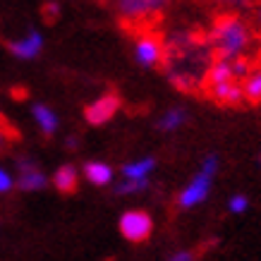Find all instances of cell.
<instances>
[{"mask_svg": "<svg viewBox=\"0 0 261 261\" xmlns=\"http://www.w3.org/2000/svg\"><path fill=\"white\" fill-rule=\"evenodd\" d=\"M208 39H211V48H214V60H223V63L238 60V58L249 60V48L254 43V32L240 17L235 15L216 17L214 32H211Z\"/></svg>", "mask_w": 261, "mask_h": 261, "instance_id": "6da1fadb", "label": "cell"}, {"mask_svg": "<svg viewBox=\"0 0 261 261\" xmlns=\"http://www.w3.org/2000/svg\"><path fill=\"white\" fill-rule=\"evenodd\" d=\"M216 173V159H206L201 173L192 180V185L180 194V206L182 208H190V206H197L199 201H204L206 194H208V187H211V177Z\"/></svg>", "mask_w": 261, "mask_h": 261, "instance_id": "7a4b0ae2", "label": "cell"}, {"mask_svg": "<svg viewBox=\"0 0 261 261\" xmlns=\"http://www.w3.org/2000/svg\"><path fill=\"white\" fill-rule=\"evenodd\" d=\"M151 230H153V221H151V216L146 211H127L120 218V232L129 242H144V240H149Z\"/></svg>", "mask_w": 261, "mask_h": 261, "instance_id": "3957f363", "label": "cell"}, {"mask_svg": "<svg viewBox=\"0 0 261 261\" xmlns=\"http://www.w3.org/2000/svg\"><path fill=\"white\" fill-rule=\"evenodd\" d=\"M168 0H120V12L127 19H142V17H151L161 12Z\"/></svg>", "mask_w": 261, "mask_h": 261, "instance_id": "277c9868", "label": "cell"}, {"mask_svg": "<svg viewBox=\"0 0 261 261\" xmlns=\"http://www.w3.org/2000/svg\"><path fill=\"white\" fill-rule=\"evenodd\" d=\"M137 58L142 65H159L163 60V43L161 36H156L153 32L144 34L137 41Z\"/></svg>", "mask_w": 261, "mask_h": 261, "instance_id": "5b68a950", "label": "cell"}, {"mask_svg": "<svg viewBox=\"0 0 261 261\" xmlns=\"http://www.w3.org/2000/svg\"><path fill=\"white\" fill-rule=\"evenodd\" d=\"M118 108H120V98L115 94H108V96H103V98H98L96 103H91L87 111H84V115H87V120L91 125H103V122H108L115 115Z\"/></svg>", "mask_w": 261, "mask_h": 261, "instance_id": "8992f818", "label": "cell"}, {"mask_svg": "<svg viewBox=\"0 0 261 261\" xmlns=\"http://www.w3.org/2000/svg\"><path fill=\"white\" fill-rule=\"evenodd\" d=\"M208 91V98L218 106H238L242 101V87L235 84V82H225V84H218V87L206 89Z\"/></svg>", "mask_w": 261, "mask_h": 261, "instance_id": "52a82bcc", "label": "cell"}, {"mask_svg": "<svg viewBox=\"0 0 261 261\" xmlns=\"http://www.w3.org/2000/svg\"><path fill=\"white\" fill-rule=\"evenodd\" d=\"M41 46H43V41H41V36L36 32H32L29 36L24 41H17V43H10V50L15 53V56L19 58H34L36 53L41 50Z\"/></svg>", "mask_w": 261, "mask_h": 261, "instance_id": "ba28073f", "label": "cell"}, {"mask_svg": "<svg viewBox=\"0 0 261 261\" xmlns=\"http://www.w3.org/2000/svg\"><path fill=\"white\" fill-rule=\"evenodd\" d=\"M53 182H56L58 192H63V194H72V192L77 190V170H74L72 166L58 168Z\"/></svg>", "mask_w": 261, "mask_h": 261, "instance_id": "9c48e42d", "label": "cell"}, {"mask_svg": "<svg viewBox=\"0 0 261 261\" xmlns=\"http://www.w3.org/2000/svg\"><path fill=\"white\" fill-rule=\"evenodd\" d=\"M242 98H247L252 106H261V72H254L245 80Z\"/></svg>", "mask_w": 261, "mask_h": 261, "instance_id": "30bf717a", "label": "cell"}, {"mask_svg": "<svg viewBox=\"0 0 261 261\" xmlns=\"http://www.w3.org/2000/svg\"><path fill=\"white\" fill-rule=\"evenodd\" d=\"M84 173H87V177L94 182V185H108L113 177V170L106 166V163H87Z\"/></svg>", "mask_w": 261, "mask_h": 261, "instance_id": "8fae6325", "label": "cell"}, {"mask_svg": "<svg viewBox=\"0 0 261 261\" xmlns=\"http://www.w3.org/2000/svg\"><path fill=\"white\" fill-rule=\"evenodd\" d=\"M34 118L39 120L41 129H43L46 135H50V132H53V129H56V127H58V120H56V115H53V113L48 111L46 106H36V108H34Z\"/></svg>", "mask_w": 261, "mask_h": 261, "instance_id": "7c38bea8", "label": "cell"}, {"mask_svg": "<svg viewBox=\"0 0 261 261\" xmlns=\"http://www.w3.org/2000/svg\"><path fill=\"white\" fill-rule=\"evenodd\" d=\"M46 185V177L39 173V170H24L22 177H19V187L22 190H41Z\"/></svg>", "mask_w": 261, "mask_h": 261, "instance_id": "4fadbf2b", "label": "cell"}, {"mask_svg": "<svg viewBox=\"0 0 261 261\" xmlns=\"http://www.w3.org/2000/svg\"><path fill=\"white\" fill-rule=\"evenodd\" d=\"M153 168V159H146V161H139V163H132V166H125V175L129 180H144V175L149 173Z\"/></svg>", "mask_w": 261, "mask_h": 261, "instance_id": "5bb4252c", "label": "cell"}, {"mask_svg": "<svg viewBox=\"0 0 261 261\" xmlns=\"http://www.w3.org/2000/svg\"><path fill=\"white\" fill-rule=\"evenodd\" d=\"M182 120H185V113H182V111H170L166 118L161 120V127H163V129H175Z\"/></svg>", "mask_w": 261, "mask_h": 261, "instance_id": "9a60e30c", "label": "cell"}, {"mask_svg": "<svg viewBox=\"0 0 261 261\" xmlns=\"http://www.w3.org/2000/svg\"><path fill=\"white\" fill-rule=\"evenodd\" d=\"M146 187V180H127L122 187H118V194H129V192L144 190Z\"/></svg>", "mask_w": 261, "mask_h": 261, "instance_id": "2e32d148", "label": "cell"}, {"mask_svg": "<svg viewBox=\"0 0 261 261\" xmlns=\"http://www.w3.org/2000/svg\"><path fill=\"white\" fill-rule=\"evenodd\" d=\"M0 135L8 137V139H12V142H15V139H19V132H17L15 127L10 125L8 120L3 118V115H0Z\"/></svg>", "mask_w": 261, "mask_h": 261, "instance_id": "e0dca14e", "label": "cell"}, {"mask_svg": "<svg viewBox=\"0 0 261 261\" xmlns=\"http://www.w3.org/2000/svg\"><path fill=\"white\" fill-rule=\"evenodd\" d=\"M245 208H247V199L245 197H232L230 199V211H232V214H242Z\"/></svg>", "mask_w": 261, "mask_h": 261, "instance_id": "ac0fdd59", "label": "cell"}, {"mask_svg": "<svg viewBox=\"0 0 261 261\" xmlns=\"http://www.w3.org/2000/svg\"><path fill=\"white\" fill-rule=\"evenodd\" d=\"M43 17H46V22H56V17H58V5L56 3L43 5Z\"/></svg>", "mask_w": 261, "mask_h": 261, "instance_id": "d6986e66", "label": "cell"}, {"mask_svg": "<svg viewBox=\"0 0 261 261\" xmlns=\"http://www.w3.org/2000/svg\"><path fill=\"white\" fill-rule=\"evenodd\" d=\"M10 187H12V180H10V175L0 170V192H8Z\"/></svg>", "mask_w": 261, "mask_h": 261, "instance_id": "ffe728a7", "label": "cell"}, {"mask_svg": "<svg viewBox=\"0 0 261 261\" xmlns=\"http://www.w3.org/2000/svg\"><path fill=\"white\" fill-rule=\"evenodd\" d=\"M221 3L232 5V8H247V5H249V3H254V0H221Z\"/></svg>", "mask_w": 261, "mask_h": 261, "instance_id": "44dd1931", "label": "cell"}, {"mask_svg": "<svg viewBox=\"0 0 261 261\" xmlns=\"http://www.w3.org/2000/svg\"><path fill=\"white\" fill-rule=\"evenodd\" d=\"M170 261H194V256L190 252H180V254H175Z\"/></svg>", "mask_w": 261, "mask_h": 261, "instance_id": "7402d4cb", "label": "cell"}, {"mask_svg": "<svg viewBox=\"0 0 261 261\" xmlns=\"http://www.w3.org/2000/svg\"><path fill=\"white\" fill-rule=\"evenodd\" d=\"M12 96H15L17 101H22V98H27V91H24V89H19V87H17L15 91H12Z\"/></svg>", "mask_w": 261, "mask_h": 261, "instance_id": "603a6c76", "label": "cell"}, {"mask_svg": "<svg viewBox=\"0 0 261 261\" xmlns=\"http://www.w3.org/2000/svg\"><path fill=\"white\" fill-rule=\"evenodd\" d=\"M256 24L261 27V0H259V5H256Z\"/></svg>", "mask_w": 261, "mask_h": 261, "instance_id": "cb8c5ba5", "label": "cell"}, {"mask_svg": "<svg viewBox=\"0 0 261 261\" xmlns=\"http://www.w3.org/2000/svg\"><path fill=\"white\" fill-rule=\"evenodd\" d=\"M0 144H3V142H0Z\"/></svg>", "mask_w": 261, "mask_h": 261, "instance_id": "d4e9b609", "label": "cell"}]
</instances>
